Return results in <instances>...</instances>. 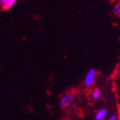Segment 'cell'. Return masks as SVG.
Here are the masks:
<instances>
[{
    "mask_svg": "<svg viewBox=\"0 0 120 120\" xmlns=\"http://www.w3.org/2000/svg\"><path fill=\"white\" fill-rule=\"evenodd\" d=\"M108 120H118V115H117V114H112Z\"/></svg>",
    "mask_w": 120,
    "mask_h": 120,
    "instance_id": "52a82bcc",
    "label": "cell"
},
{
    "mask_svg": "<svg viewBox=\"0 0 120 120\" xmlns=\"http://www.w3.org/2000/svg\"><path fill=\"white\" fill-rule=\"evenodd\" d=\"M101 95H102V93H101L100 89L97 88V89L93 90V92H92V99L95 101L98 100V99L101 98Z\"/></svg>",
    "mask_w": 120,
    "mask_h": 120,
    "instance_id": "5b68a950",
    "label": "cell"
},
{
    "mask_svg": "<svg viewBox=\"0 0 120 120\" xmlns=\"http://www.w3.org/2000/svg\"><path fill=\"white\" fill-rule=\"evenodd\" d=\"M96 77H97V71L95 69L92 68L86 72V76H85L83 83L86 87H91L92 86L94 85L96 82Z\"/></svg>",
    "mask_w": 120,
    "mask_h": 120,
    "instance_id": "7a4b0ae2",
    "label": "cell"
},
{
    "mask_svg": "<svg viewBox=\"0 0 120 120\" xmlns=\"http://www.w3.org/2000/svg\"><path fill=\"white\" fill-rule=\"evenodd\" d=\"M17 0H0V8L3 10H8L14 6Z\"/></svg>",
    "mask_w": 120,
    "mask_h": 120,
    "instance_id": "3957f363",
    "label": "cell"
},
{
    "mask_svg": "<svg viewBox=\"0 0 120 120\" xmlns=\"http://www.w3.org/2000/svg\"><path fill=\"white\" fill-rule=\"evenodd\" d=\"M113 14L117 17V18H119L120 17V4H119V3H117L116 4H114Z\"/></svg>",
    "mask_w": 120,
    "mask_h": 120,
    "instance_id": "8992f818",
    "label": "cell"
},
{
    "mask_svg": "<svg viewBox=\"0 0 120 120\" xmlns=\"http://www.w3.org/2000/svg\"><path fill=\"white\" fill-rule=\"evenodd\" d=\"M75 97H76V92H75V91H71V92L65 93V94L60 98V106L62 108H66V107H68L72 102V101L74 100Z\"/></svg>",
    "mask_w": 120,
    "mask_h": 120,
    "instance_id": "6da1fadb",
    "label": "cell"
},
{
    "mask_svg": "<svg viewBox=\"0 0 120 120\" xmlns=\"http://www.w3.org/2000/svg\"><path fill=\"white\" fill-rule=\"evenodd\" d=\"M108 114V112L106 108H101L97 111L95 114V119L96 120H104L107 118Z\"/></svg>",
    "mask_w": 120,
    "mask_h": 120,
    "instance_id": "277c9868",
    "label": "cell"
}]
</instances>
